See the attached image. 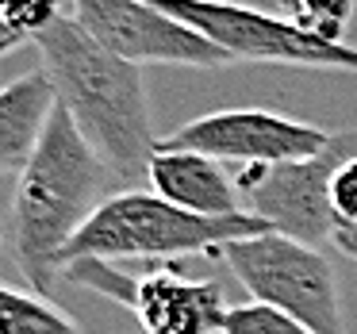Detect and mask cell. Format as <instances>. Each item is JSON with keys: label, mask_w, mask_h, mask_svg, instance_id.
I'll return each instance as SVG.
<instances>
[{"label": "cell", "mask_w": 357, "mask_h": 334, "mask_svg": "<svg viewBox=\"0 0 357 334\" xmlns=\"http://www.w3.org/2000/svg\"><path fill=\"white\" fill-rule=\"evenodd\" d=\"M35 47L43 70L54 77L58 104L77 119L81 135L119 185L135 188L150 181V162L162 142L154 139L142 66L112 54L77 24V16H62L35 39Z\"/></svg>", "instance_id": "cell-1"}, {"label": "cell", "mask_w": 357, "mask_h": 334, "mask_svg": "<svg viewBox=\"0 0 357 334\" xmlns=\"http://www.w3.org/2000/svg\"><path fill=\"white\" fill-rule=\"evenodd\" d=\"M116 185V173L81 135L77 119L58 104L12 196V246L24 277L31 280V292L47 296L54 288L70 242L96 215V208L119 192Z\"/></svg>", "instance_id": "cell-2"}, {"label": "cell", "mask_w": 357, "mask_h": 334, "mask_svg": "<svg viewBox=\"0 0 357 334\" xmlns=\"http://www.w3.org/2000/svg\"><path fill=\"white\" fill-rule=\"evenodd\" d=\"M265 219L250 215H192L158 192L119 188L96 208L62 257V273L73 261H150V257H185V254H219L227 242L269 234Z\"/></svg>", "instance_id": "cell-3"}, {"label": "cell", "mask_w": 357, "mask_h": 334, "mask_svg": "<svg viewBox=\"0 0 357 334\" xmlns=\"http://www.w3.org/2000/svg\"><path fill=\"white\" fill-rule=\"evenodd\" d=\"M211 257H223L227 269L238 277V284L257 303H269V308L300 319L315 334H346L342 280L319 246L269 231L227 242Z\"/></svg>", "instance_id": "cell-4"}, {"label": "cell", "mask_w": 357, "mask_h": 334, "mask_svg": "<svg viewBox=\"0 0 357 334\" xmlns=\"http://www.w3.org/2000/svg\"><path fill=\"white\" fill-rule=\"evenodd\" d=\"M146 4L200 31L234 62H280L357 73V47L319 43L296 24H288L284 16L250 8V4H234V0H146Z\"/></svg>", "instance_id": "cell-5"}, {"label": "cell", "mask_w": 357, "mask_h": 334, "mask_svg": "<svg viewBox=\"0 0 357 334\" xmlns=\"http://www.w3.org/2000/svg\"><path fill=\"white\" fill-rule=\"evenodd\" d=\"M357 158V131H334L326 150L303 162L242 165L238 192L246 211L307 246H331V181L342 165Z\"/></svg>", "instance_id": "cell-6"}, {"label": "cell", "mask_w": 357, "mask_h": 334, "mask_svg": "<svg viewBox=\"0 0 357 334\" xmlns=\"http://www.w3.org/2000/svg\"><path fill=\"white\" fill-rule=\"evenodd\" d=\"M66 277L131 308L142 334H223L231 315L219 280H192L173 265L123 277L112 261H73Z\"/></svg>", "instance_id": "cell-7"}, {"label": "cell", "mask_w": 357, "mask_h": 334, "mask_svg": "<svg viewBox=\"0 0 357 334\" xmlns=\"http://www.w3.org/2000/svg\"><path fill=\"white\" fill-rule=\"evenodd\" d=\"M334 131H323L303 119H288L280 112L265 108H223L196 116L181 123L169 139H162L165 150H196L215 162L238 165H280L303 162L326 150Z\"/></svg>", "instance_id": "cell-8"}, {"label": "cell", "mask_w": 357, "mask_h": 334, "mask_svg": "<svg viewBox=\"0 0 357 334\" xmlns=\"http://www.w3.org/2000/svg\"><path fill=\"white\" fill-rule=\"evenodd\" d=\"M77 24L96 43L135 66H196V70H219L234 58L223 54L215 43L200 31L173 20L169 12L154 8L146 0H73Z\"/></svg>", "instance_id": "cell-9"}, {"label": "cell", "mask_w": 357, "mask_h": 334, "mask_svg": "<svg viewBox=\"0 0 357 334\" xmlns=\"http://www.w3.org/2000/svg\"><path fill=\"white\" fill-rule=\"evenodd\" d=\"M150 192L192 215H242V192L238 181L227 173L223 162L196 150H165L158 146L150 162Z\"/></svg>", "instance_id": "cell-10"}, {"label": "cell", "mask_w": 357, "mask_h": 334, "mask_svg": "<svg viewBox=\"0 0 357 334\" xmlns=\"http://www.w3.org/2000/svg\"><path fill=\"white\" fill-rule=\"evenodd\" d=\"M58 108V89L47 70L24 73L0 93V165L8 177H20L35 158L43 135Z\"/></svg>", "instance_id": "cell-11"}, {"label": "cell", "mask_w": 357, "mask_h": 334, "mask_svg": "<svg viewBox=\"0 0 357 334\" xmlns=\"http://www.w3.org/2000/svg\"><path fill=\"white\" fill-rule=\"evenodd\" d=\"M0 334H81V326L43 292L0 284Z\"/></svg>", "instance_id": "cell-12"}, {"label": "cell", "mask_w": 357, "mask_h": 334, "mask_svg": "<svg viewBox=\"0 0 357 334\" xmlns=\"http://www.w3.org/2000/svg\"><path fill=\"white\" fill-rule=\"evenodd\" d=\"M354 12L357 0H280V16L288 24H296L319 43H334V47L346 43Z\"/></svg>", "instance_id": "cell-13"}, {"label": "cell", "mask_w": 357, "mask_h": 334, "mask_svg": "<svg viewBox=\"0 0 357 334\" xmlns=\"http://www.w3.org/2000/svg\"><path fill=\"white\" fill-rule=\"evenodd\" d=\"M66 0H0V39L4 54H12L24 43H35L47 27L62 20Z\"/></svg>", "instance_id": "cell-14"}, {"label": "cell", "mask_w": 357, "mask_h": 334, "mask_svg": "<svg viewBox=\"0 0 357 334\" xmlns=\"http://www.w3.org/2000/svg\"><path fill=\"white\" fill-rule=\"evenodd\" d=\"M331 246L357 261V158L331 181Z\"/></svg>", "instance_id": "cell-15"}, {"label": "cell", "mask_w": 357, "mask_h": 334, "mask_svg": "<svg viewBox=\"0 0 357 334\" xmlns=\"http://www.w3.org/2000/svg\"><path fill=\"white\" fill-rule=\"evenodd\" d=\"M223 334H315V331L303 326L300 319L269 308V303L250 300V303L231 308V315H227V323H223Z\"/></svg>", "instance_id": "cell-16"}]
</instances>
